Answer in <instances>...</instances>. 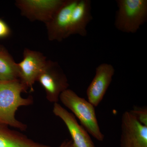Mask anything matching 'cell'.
<instances>
[{
	"label": "cell",
	"mask_w": 147,
	"mask_h": 147,
	"mask_svg": "<svg viewBox=\"0 0 147 147\" xmlns=\"http://www.w3.org/2000/svg\"><path fill=\"white\" fill-rule=\"evenodd\" d=\"M28 89L19 79L9 81H0V124L25 130L27 125L15 118L18 108L28 106L33 102L32 98H24L21 93Z\"/></svg>",
	"instance_id": "obj_1"
},
{
	"label": "cell",
	"mask_w": 147,
	"mask_h": 147,
	"mask_svg": "<svg viewBox=\"0 0 147 147\" xmlns=\"http://www.w3.org/2000/svg\"><path fill=\"white\" fill-rule=\"evenodd\" d=\"M59 99L78 119L82 126L89 134L98 141H103L104 135L100 131L95 107L90 102L69 89L61 93Z\"/></svg>",
	"instance_id": "obj_2"
},
{
	"label": "cell",
	"mask_w": 147,
	"mask_h": 147,
	"mask_svg": "<svg viewBox=\"0 0 147 147\" xmlns=\"http://www.w3.org/2000/svg\"><path fill=\"white\" fill-rule=\"evenodd\" d=\"M114 25L125 33L137 32L147 21V0H117Z\"/></svg>",
	"instance_id": "obj_3"
},
{
	"label": "cell",
	"mask_w": 147,
	"mask_h": 147,
	"mask_svg": "<svg viewBox=\"0 0 147 147\" xmlns=\"http://www.w3.org/2000/svg\"><path fill=\"white\" fill-rule=\"evenodd\" d=\"M37 81L45 90L47 100L54 103L58 102L61 93L69 86L67 77L60 66L57 62L50 60H48Z\"/></svg>",
	"instance_id": "obj_4"
},
{
	"label": "cell",
	"mask_w": 147,
	"mask_h": 147,
	"mask_svg": "<svg viewBox=\"0 0 147 147\" xmlns=\"http://www.w3.org/2000/svg\"><path fill=\"white\" fill-rule=\"evenodd\" d=\"M66 0H17L15 5L21 15L31 21L46 24L63 5Z\"/></svg>",
	"instance_id": "obj_5"
},
{
	"label": "cell",
	"mask_w": 147,
	"mask_h": 147,
	"mask_svg": "<svg viewBox=\"0 0 147 147\" xmlns=\"http://www.w3.org/2000/svg\"><path fill=\"white\" fill-rule=\"evenodd\" d=\"M23 59L18 63L19 80L28 89L33 91V86L38 78L47 65L48 60L43 54L38 51L26 48Z\"/></svg>",
	"instance_id": "obj_6"
},
{
	"label": "cell",
	"mask_w": 147,
	"mask_h": 147,
	"mask_svg": "<svg viewBox=\"0 0 147 147\" xmlns=\"http://www.w3.org/2000/svg\"><path fill=\"white\" fill-rule=\"evenodd\" d=\"M121 130V147H147V126L140 123L130 111L123 114Z\"/></svg>",
	"instance_id": "obj_7"
},
{
	"label": "cell",
	"mask_w": 147,
	"mask_h": 147,
	"mask_svg": "<svg viewBox=\"0 0 147 147\" xmlns=\"http://www.w3.org/2000/svg\"><path fill=\"white\" fill-rule=\"evenodd\" d=\"M78 0H66L63 5L45 24L50 41L61 42L70 36V18Z\"/></svg>",
	"instance_id": "obj_8"
},
{
	"label": "cell",
	"mask_w": 147,
	"mask_h": 147,
	"mask_svg": "<svg viewBox=\"0 0 147 147\" xmlns=\"http://www.w3.org/2000/svg\"><path fill=\"white\" fill-rule=\"evenodd\" d=\"M113 65L102 63L96 68L95 74L86 90L88 101L96 107L102 101L115 74Z\"/></svg>",
	"instance_id": "obj_9"
},
{
	"label": "cell",
	"mask_w": 147,
	"mask_h": 147,
	"mask_svg": "<svg viewBox=\"0 0 147 147\" xmlns=\"http://www.w3.org/2000/svg\"><path fill=\"white\" fill-rule=\"evenodd\" d=\"M53 112L64 123L76 147H95L94 143L86 129L80 125L72 113L57 102L54 103Z\"/></svg>",
	"instance_id": "obj_10"
},
{
	"label": "cell",
	"mask_w": 147,
	"mask_h": 147,
	"mask_svg": "<svg viewBox=\"0 0 147 147\" xmlns=\"http://www.w3.org/2000/svg\"><path fill=\"white\" fill-rule=\"evenodd\" d=\"M91 9L90 0H78L71 14L70 36L75 34L86 36L87 26L93 19Z\"/></svg>",
	"instance_id": "obj_11"
},
{
	"label": "cell",
	"mask_w": 147,
	"mask_h": 147,
	"mask_svg": "<svg viewBox=\"0 0 147 147\" xmlns=\"http://www.w3.org/2000/svg\"><path fill=\"white\" fill-rule=\"evenodd\" d=\"M0 147H51L34 142L20 132L0 124Z\"/></svg>",
	"instance_id": "obj_12"
},
{
	"label": "cell",
	"mask_w": 147,
	"mask_h": 147,
	"mask_svg": "<svg viewBox=\"0 0 147 147\" xmlns=\"http://www.w3.org/2000/svg\"><path fill=\"white\" fill-rule=\"evenodd\" d=\"M19 79V70L16 63L8 51L0 46V81Z\"/></svg>",
	"instance_id": "obj_13"
},
{
	"label": "cell",
	"mask_w": 147,
	"mask_h": 147,
	"mask_svg": "<svg viewBox=\"0 0 147 147\" xmlns=\"http://www.w3.org/2000/svg\"><path fill=\"white\" fill-rule=\"evenodd\" d=\"M137 120L145 126H147V108L134 107L133 110L130 111Z\"/></svg>",
	"instance_id": "obj_14"
},
{
	"label": "cell",
	"mask_w": 147,
	"mask_h": 147,
	"mask_svg": "<svg viewBox=\"0 0 147 147\" xmlns=\"http://www.w3.org/2000/svg\"><path fill=\"white\" fill-rule=\"evenodd\" d=\"M11 31L8 25L0 19V38L7 37L11 34Z\"/></svg>",
	"instance_id": "obj_15"
},
{
	"label": "cell",
	"mask_w": 147,
	"mask_h": 147,
	"mask_svg": "<svg viewBox=\"0 0 147 147\" xmlns=\"http://www.w3.org/2000/svg\"><path fill=\"white\" fill-rule=\"evenodd\" d=\"M59 147H76L74 144L72 140L65 141Z\"/></svg>",
	"instance_id": "obj_16"
}]
</instances>
